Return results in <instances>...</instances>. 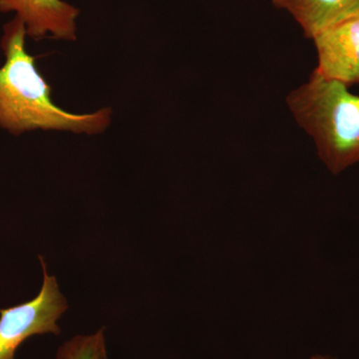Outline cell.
Masks as SVG:
<instances>
[{"instance_id":"cell-6","label":"cell","mask_w":359,"mask_h":359,"mask_svg":"<svg viewBox=\"0 0 359 359\" xmlns=\"http://www.w3.org/2000/svg\"><path fill=\"white\" fill-rule=\"evenodd\" d=\"M273 4L289 13L309 39L332 26L359 18V0H273Z\"/></svg>"},{"instance_id":"cell-2","label":"cell","mask_w":359,"mask_h":359,"mask_svg":"<svg viewBox=\"0 0 359 359\" xmlns=\"http://www.w3.org/2000/svg\"><path fill=\"white\" fill-rule=\"evenodd\" d=\"M287 104L332 174L359 162V96L348 86L313 70L308 81L287 96Z\"/></svg>"},{"instance_id":"cell-4","label":"cell","mask_w":359,"mask_h":359,"mask_svg":"<svg viewBox=\"0 0 359 359\" xmlns=\"http://www.w3.org/2000/svg\"><path fill=\"white\" fill-rule=\"evenodd\" d=\"M316 72L332 81L359 83V18L339 23L316 34Z\"/></svg>"},{"instance_id":"cell-3","label":"cell","mask_w":359,"mask_h":359,"mask_svg":"<svg viewBox=\"0 0 359 359\" xmlns=\"http://www.w3.org/2000/svg\"><path fill=\"white\" fill-rule=\"evenodd\" d=\"M39 259L43 271L39 294L32 301L0 309V359H15L18 347L34 335L60 334L57 321L68 309L67 302L55 276L47 273L43 257Z\"/></svg>"},{"instance_id":"cell-5","label":"cell","mask_w":359,"mask_h":359,"mask_svg":"<svg viewBox=\"0 0 359 359\" xmlns=\"http://www.w3.org/2000/svg\"><path fill=\"white\" fill-rule=\"evenodd\" d=\"M0 13H15L32 39L76 40L80 11L65 0H0Z\"/></svg>"},{"instance_id":"cell-1","label":"cell","mask_w":359,"mask_h":359,"mask_svg":"<svg viewBox=\"0 0 359 359\" xmlns=\"http://www.w3.org/2000/svg\"><path fill=\"white\" fill-rule=\"evenodd\" d=\"M26 36L25 22L18 16L4 25L0 40L6 58L0 67V128L14 136L35 130L103 133L112 122V109L76 114L58 107L52 101L50 85L36 68V57L26 51Z\"/></svg>"},{"instance_id":"cell-7","label":"cell","mask_w":359,"mask_h":359,"mask_svg":"<svg viewBox=\"0 0 359 359\" xmlns=\"http://www.w3.org/2000/svg\"><path fill=\"white\" fill-rule=\"evenodd\" d=\"M56 359H108L105 327L95 334L76 335L67 340L59 347Z\"/></svg>"},{"instance_id":"cell-8","label":"cell","mask_w":359,"mask_h":359,"mask_svg":"<svg viewBox=\"0 0 359 359\" xmlns=\"http://www.w3.org/2000/svg\"><path fill=\"white\" fill-rule=\"evenodd\" d=\"M311 359H327V358H323V356H313V358H311Z\"/></svg>"}]
</instances>
